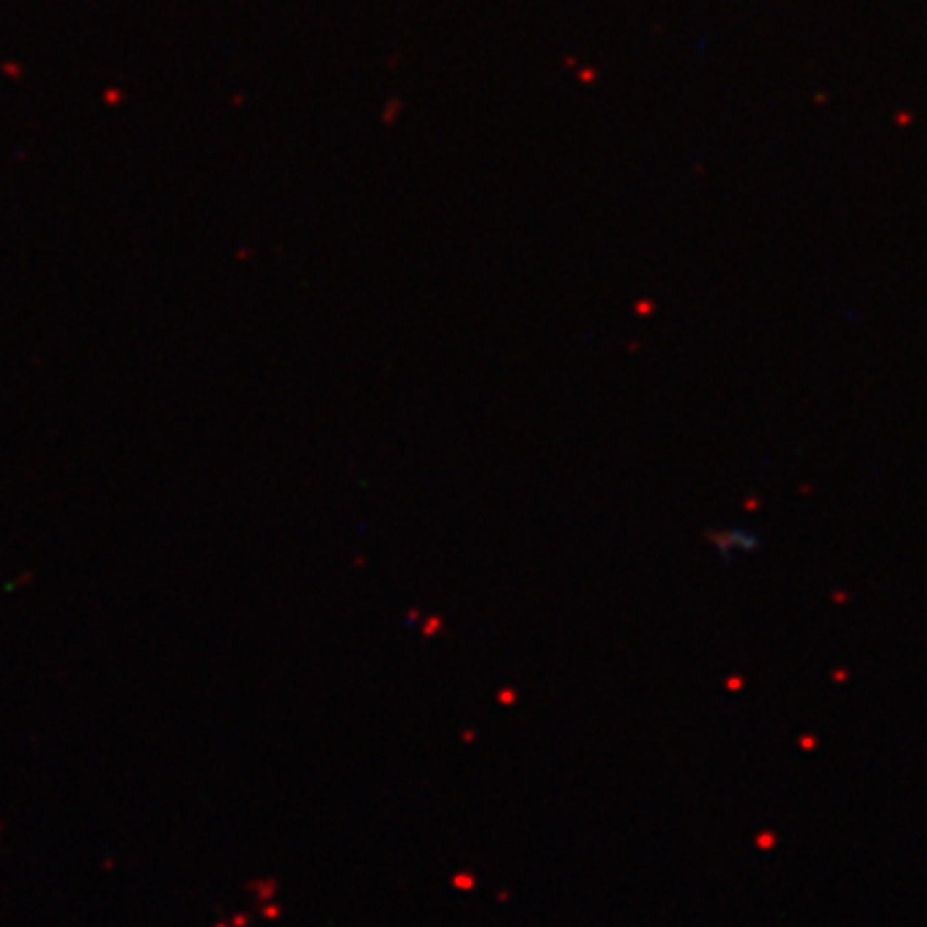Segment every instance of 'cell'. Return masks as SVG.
<instances>
[{"label":"cell","instance_id":"obj_1","mask_svg":"<svg viewBox=\"0 0 927 927\" xmlns=\"http://www.w3.org/2000/svg\"><path fill=\"white\" fill-rule=\"evenodd\" d=\"M711 544L716 546V554L732 559V556H745L750 552H755L760 539L757 533L747 531V528H721V531L711 533Z\"/></svg>","mask_w":927,"mask_h":927}]
</instances>
